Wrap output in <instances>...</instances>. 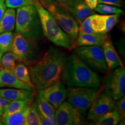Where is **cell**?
I'll use <instances>...</instances> for the list:
<instances>
[{
	"label": "cell",
	"instance_id": "9",
	"mask_svg": "<svg viewBox=\"0 0 125 125\" xmlns=\"http://www.w3.org/2000/svg\"><path fill=\"white\" fill-rule=\"evenodd\" d=\"M105 93L114 100L125 96V69L124 67H117L108 75L105 84Z\"/></svg>",
	"mask_w": 125,
	"mask_h": 125
},
{
	"label": "cell",
	"instance_id": "18",
	"mask_svg": "<svg viewBox=\"0 0 125 125\" xmlns=\"http://www.w3.org/2000/svg\"><path fill=\"white\" fill-rule=\"evenodd\" d=\"M16 11L13 8L6 9L0 20V34L6 31H13L15 27Z\"/></svg>",
	"mask_w": 125,
	"mask_h": 125
},
{
	"label": "cell",
	"instance_id": "11",
	"mask_svg": "<svg viewBox=\"0 0 125 125\" xmlns=\"http://www.w3.org/2000/svg\"><path fill=\"white\" fill-rule=\"evenodd\" d=\"M38 95L57 109L67 98V89L60 81L39 90Z\"/></svg>",
	"mask_w": 125,
	"mask_h": 125
},
{
	"label": "cell",
	"instance_id": "8",
	"mask_svg": "<svg viewBox=\"0 0 125 125\" xmlns=\"http://www.w3.org/2000/svg\"><path fill=\"white\" fill-rule=\"evenodd\" d=\"M75 54L89 67L100 73H105L107 65L102 48L95 45L78 46Z\"/></svg>",
	"mask_w": 125,
	"mask_h": 125
},
{
	"label": "cell",
	"instance_id": "41",
	"mask_svg": "<svg viewBox=\"0 0 125 125\" xmlns=\"http://www.w3.org/2000/svg\"><path fill=\"white\" fill-rule=\"evenodd\" d=\"M1 65H0V70H1Z\"/></svg>",
	"mask_w": 125,
	"mask_h": 125
},
{
	"label": "cell",
	"instance_id": "15",
	"mask_svg": "<svg viewBox=\"0 0 125 125\" xmlns=\"http://www.w3.org/2000/svg\"><path fill=\"white\" fill-rule=\"evenodd\" d=\"M102 49L106 65L109 70H114L117 67H123L118 53L109 38L104 43Z\"/></svg>",
	"mask_w": 125,
	"mask_h": 125
},
{
	"label": "cell",
	"instance_id": "33",
	"mask_svg": "<svg viewBox=\"0 0 125 125\" xmlns=\"http://www.w3.org/2000/svg\"><path fill=\"white\" fill-rule=\"evenodd\" d=\"M40 125H55L56 121L54 116H44L39 114Z\"/></svg>",
	"mask_w": 125,
	"mask_h": 125
},
{
	"label": "cell",
	"instance_id": "25",
	"mask_svg": "<svg viewBox=\"0 0 125 125\" xmlns=\"http://www.w3.org/2000/svg\"><path fill=\"white\" fill-rule=\"evenodd\" d=\"M14 40L12 31H6L0 34V51L3 53L11 51Z\"/></svg>",
	"mask_w": 125,
	"mask_h": 125
},
{
	"label": "cell",
	"instance_id": "32",
	"mask_svg": "<svg viewBox=\"0 0 125 125\" xmlns=\"http://www.w3.org/2000/svg\"><path fill=\"white\" fill-rule=\"evenodd\" d=\"M115 103V109L119 112L121 115V118H125V96L118 100Z\"/></svg>",
	"mask_w": 125,
	"mask_h": 125
},
{
	"label": "cell",
	"instance_id": "42",
	"mask_svg": "<svg viewBox=\"0 0 125 125\" xmlns=\"http://www.w3.org/2000/svg\"><path fill=\"white\" fill-rule=\"evenodd\" d=\"M3 1H4V0H3Z\"/></svg>",
	"mask_w": 125,
	"mask_h": 125
},
{
	"label": "cell",
	"instance_id": "26",
	"mask_svg": "<svg viewBox=\"0 0 125 125\" xmlns=\"http://www.w3.org/2000/svg\"><path fill=\"white\" fill-rule=\"evenodd\" d=\"M16 62H19L18 56L12 52H7L2 56L1 61V67L4 69L12 71L16 65Z\"/></svg>",
	"mask_w": 125,
	"mask_h": 125
},
{
	"label": "cell",
	"instance_id": "6",
	"mask_svg": "<svg viewBox=\"0 0 125 125\" xmlns=\"http://www.w3.org/2000/svg\"><path fill=\"white\" fill-rule=\"evenodd\" d=\"M98 96V87H69L67 89L68 102L85 116Z\"/></svg>",
	"mask_w": 125,
	"mask_h": 125
},
{
	"label": "cell",
	"instance_id": "38",
	"mask_svg": "<svg viewBox=\"0 0 125 125\" xmlns=\"http://www.w3.org/2000/svg\"><path fill=\"white\" fill-rule=\"evenodd\" d=\"M3 112H4V109H3L2 108L0 107V116H2Z\"/></svg>",
	"mask_w": 125,
	"mask_h": 125
},
{
	"label": "cell",
	"instance_id": "7",
	"mask_svg": "<svg viewBox=\"0 0 125 125\" xmlns=\"http://www.w3.org/2000/svg\"><path fill=\"white\" fill-rule=\"evenodd\" d=\"M10 51L18 56L19 62L30 65L35 60L38 48L35 41L16 32Z\"/></svg>",
	"mask_w": 125,
	"mask_h": 125
},
{
	"label": "cell",
	"instance_id": "17",
	"mask_svg": "<svg viewBox=\"0 0 125 125\" xmlns=\"http://www.w3.org/2000/svg\"><path fill=\"white\" fill-rule=\"evenodd\" d=\"M94 13V11L87 7L83 0H75L71 9V14L79 24L87 17Z\"/></svg>",
	"mask_w": 125,
	"mask_h": 125
},
{
	"label": "cell",
	"instance_id": "19",
	"mask_svg": "<svg viewBox=\"0 0 125 125\" xmlns=\"http://www.w3.org/2000/svg\"><path fill=\"white\" fill-rule=\"evenodd\" d=\"M121 119L120 114L115 108L92 121L96 125H116L119 123Z\"/></svg>",
	"mask_w": 125,
	"mask_h": 125
},
{
	"label": "cell",
	"instance_id": "30",
	"mask_svg": "<svg viewBox=\"0 0 125 125\" xmlns=\"http://www.w3.org/2000/svg\"><path fill=\"white\" fill-rule=\"evenodd\" d=\"M35 0H6L5 4L9 8H19L27 5H34Z\"/></svg>",
	"mask_w": 125,
	"mask_h": 125
},
{
	"label": "cell",
	"instance_id": "27",
	"mask_svg": "<svg viewBox=\"0 0 125 125\" xmlns=\"http://www.w3.org/2000/svg\"><path fill=\"white\" fill-rule=\"evenodd\" d=\"M40 125L39 112L37 110L35 103L30 104L27 108L26 116V125Z\"/></svg>",
	"mask_w": 125,
	"mask_h": 125
},
{
	"label": "cell",
	"instance_id": "10",
	"mask_svg": "<svg viewBox=\"0 0 125 125\" xmlns=\"http://www.w3.org/2000/svg\"><path fill=\"white\" fill-rule=\"evenodd\" d=\"M56 125H78L83 122L85 115L73 107L68 101H64L56 110Z\"/></svg>",
	"mask_w": 125,
	"mask_h": 125
},
{
	"label": "cell",
	"instance_id": "24",
	"mask_svg": "<svg viewBox=\"0 0 125 125\" xmlns=\"http://www.w3.org/2000/svg\"><path fill=\"white\" fill-rule=\"evenodd\" d=\"M12 72L19 79L23 82L31 85L33 84L31 81L29 68L23 62H20V63L16 65L14 69L12 70Z\"/></svg>",
	"mask_w": 125,
	"mask_h": 125
},
{
	"label": "cell",
	"instance_id": "29",
	"mask_svg": "<svg viewBox=\"0 0 125 125\" xmlns=\"http://www.w3.org/2000/svg\"><path fill=\"white\" fill-rule=\"evenodd\" d=\"M91 17L92 15L89 16L79 24L78 34H97L94 31L90 24Z\"/></svg>",
	"mask_w": 125,
	"mask_h": 125
},
{
	"label": "cell",
	"instance_id": "14",
	"mask_svg": "<svg viewBox=\"0 0 125 125\" xmlns=\"http://www.w3.org/2000/svg\"><path fill=\"white\" fill-rule=\"evenodd\" d=\"M34 92L16 88H0V97L10 101L26 100L32 103L34 100Z\"/></svg>",
	"mask_w": 125,
	"mask_h": 125
},
{
	"label": "cell",
	"instance_id": "39",
	"mask_svg": "<svg viewBox=\"0 0 125 125\" xmlns=\"http://www.w3.org/2000/svg\"><path fill=\"white\" fill-rule=\"evenodd\" d=\"M2 55H3V53L0 51V65H1V58H2Z\"/></svg>",
	"mask_w": 125,
	"mask_h": 125
},
{
	"label": "cell",
	"instance_id": "5",
	"mask_svg": "<svg viewBox=\"0 0 125 125\" xmlns=\"http://www.w3.org/2000/svg\"><path fill=\"white\" fill-rule=\"evenodd\" d=\"M52 16L62 30L75 41L78 35V23L70 12L50 0H38Z\"/></svg>",
	"mask_w": 125,
	"mask_h": 125
},
{
	"label": "cell",
	"instance_id": "31",
	"mask_svg": "<svg viewBox=\"0 0 125 125\" xmlns=\"http://www.w3.org/2000/svg\"><path fill=\"white\" fill-rule=\"evenodd\" d=\"M56 4L63 8L67 11L71 13V9L75 0H50Z\"/></svg>",
	"mask_w": 125,
	"mask_h": 125
},
{
	"label": "cell",
	"instance_id": "12",
	"mask_svg": "<svg viewBox=\"0 0 125 125\" xmlns=\"http://www.w3.org/2000/svg\"><path fill=\"white\" fill-rule=\"evenodd\" d=\"M115 108V100L109 95L104 93L98 96L94 101L89 108L87 119L94 121Z\"/></svg>",
	"mask_w": 125,
	"mask_h": 125
},
{
	"label": "cell",
	"instance_id": "13",
	"mask_svg": "<svg viewBox=\"0 0 125 125\" xmlns=\"http://www.w3.org/2000/svg\"><path fill=\"white\" fill-rule=\"evenodd\" d=\"M9 87L24 89L35 92L36 87L34 84L23 82L14 74L12 71L2 68L0 70V88Z\"/></svg>",
	"mask_w": 125,
	"mask_h": 125
},
{
	"label": "cell",
	"instance_id": "3",
	"mask_svg": "<svg viewBox=\"0 0 125 125\" xmlns=\"http://www.w3.org/2000/svg\"><path fill=\"white\" fill-rule=\"evenodd\" d=\"M34 5L40 17L42 31L48 40L57 46L68 50L76 48L75 41L61 29L52 16L38 0L34 1Z\"/></svg>",
	"mask_w": 125,
	"mask_h": 125
},
{
	"label": "cell",
	"instance_id": "36",
	"mask_svg": "<svg viewBox=\"0 0 125 125\" xmlns=\"http://www.w3.org/2000/svg\"><path fill=\"white\" fill-rule=\"evenodd\" d=\"M7 9V5L3 0H0V20L2 19L3 15Z\"/></svg>",
	"mask_w": 125,
	"mask_h": 125
},
{
	"label": "cell",
	"instance_id": "1",
	"mask_svg": "<svg viewBox=\"0 0 125 125\" xmlns=\"http://www.w3.org/2000/svg\"><path fill=\"white\" fill-rule=\"evenodd\" d=\"M67 57L61 50L51 46L39 59L30 64L32 82L41 90L61 81Z\"/></svg>",
	"mask_w": 125,
	"mask_h": 125
},
{
	"label": "cell",
	"instance_id": "21",
	"mask_svg": "<svg viewBox=\"0 0 125 125\" xmlns=\"http://www.w3.org/2000/svg\"><path fill=\"white\" fill-rule=\"evenodd\" d=\"M27 108L22 111L16 112L5 116H2L4 125H26V116Z\"/></svg>",
	"mask_w": 125,
	"mask_h": 125
},
{
	"label": "cell",
	"instance_id": "34",
	"mask_svg": "<svg viewBox=\"0 0 125 125\" xmlns=\"http://www.w3.org/2000/svg\"><path fill=\"white\" fill-rule=\"evenodd\" d=\"M99 4H104L109 5L116 6L117 7H122V0H97Z\"/></svg>",
	"mask_w": 125,
	"mask_h": 125
},
{
	"label": "cell",
	"instance_id": "37",
	"mask_svg": "<svg viewBox=\"0 0 125 125\" xmlns=\"http://www.w3.org/2000/svg\"><path fill=\"white\" fill-rule=\"evenodd\" d=\"M10 100H8L7 98H3L2 97H0V107L4 109L10 103Z\"/></svg>",
	"mask_w": 125,
	"mask_h": 125
},
{
	"label": "cell",
	"instance_id": "35",
	"mask_svg": "<svg viewBox=\"0 0 125 125\" xmlns=\"http://www.w3.org/2000/svg\"><path fill=\"white\" fill-rule=\"evenodd\" d=\"M90 9L94 10L98 5L97 0H83Z\"/></svg>",
	"mask_w": 125,
	"mask_h": 125
},
{
	"label": "cell",
	"instance_id": "22",
	"mask_svg": "<svg viewBox=\"0 0 125 125\" xmlns=\"http://www.w3.org/2000/svg\"><path fill=\"white\" fill-rule=\"evenodd\" d=\"M90 24L92 29L96 33L104 35L108 33L105 15L97 14L92 15Z\"/></svg>",
	"mask_w": 125,
	"mask_h": 125
},
{
	"label": "cell",
	"instance_id": "4",
	"mask_svg": "<svg viewBox=\"0 0 125 125\" xmlns=\"http://www.w3.org/2000/svg\"><path fill=\"white\" fill-rule=\"evenodd\" d=\"M16 32L37 41L42 36V27L38 13L34 5L18 8L16 13Z\"/></svg>",
	"mask_w": 125,
	"mask_h": 125
},
{
	"label": "cell",
	"instance_id": "2",
	"mask_svg": "<svg viewBox=\"0 0 125 125\" xmlns=\"http://www.w3.org/2000/svg\"><path fill=\"white\" fill-rule=\"evenodd\" d=\"M61 80L68 87H98L101 83L97 73L76 54L67 57Z\"/></svg>",
	"mask_w": 125,
	"mask_h": 125
},
{
	"label": "cell",
	"instance_id": "16",
	"mask_svg": "<svg viewBox=\"0 0 125 125\" xmlns=\"http://www.w3.org/2000/svg\"><path fill=\"white\" fill-rule=\"evenodd\" d=\"M109 38L106 34H78L75 40L76 47L95 45L102 48L103 44Z\"/></svg>",
	"mask_w": 125,
	"mask_h": 125
},
{
	"label": "cell",
	"instance_id": "28",
	"mask_svg": "<svg viewBox=\"0 0 125 125\" xmlns=\"http://www.w3.org/2000/svg\"><path fill=\"white\" fill-rule=\"evenodd\" d=\"M94 10L95 11L98 12V13L103 14V15H110V14H118L121 15L123 13V10L119 8L114 7L109 5L100 4L97 5Z\"/></svg>",
	"mask_w": 125,
	"mask_h": 125
},
{
	"label": "cell",
	"instance_id": "23",
	"mask_svg": "<svg viewBox=\"0 0 125 125\" xmlns=\"http://www.w3.org/2000/svg\"><path fill=\"white\" fill-rule=\"evenodd\" d=\"M31 103L26 100H13L4 109L2 116L8 115L10 114L16 113L24 111L27 108Z\"/></svg>",
	"mask_w": 125,
	"mask_h": 125
},
{
	"label": "cell",
	"instance_id": "40",
	"mask_svg": "<svg viewBox=\"0 0 125 125\" xmlns=\"http://www.w3.org/2000/svg\"><path fill=\"white\" fill-rule=\"evenodd\" d=\"M4 125V123H3L2 116H0V125Z\"/></svg>",
	"mask_w": 125,
	"mask_h": 125
},
{
	"label": "cell",
	"instance_id": "20",
	"mask_svg": "<svg viewBox=\"0 0 125 125\" xmlns=\"http://www.w3.org/2000/svg\"><path fill=\"white\" fill-rule=\"evenodd\" d=\"M35 104L39 114L44 116H54L56 109L49 102L41 97L37 96Z\"/></svg>",
	"mask_w": 125,
	"mask_h": 125
}]
</instances>
